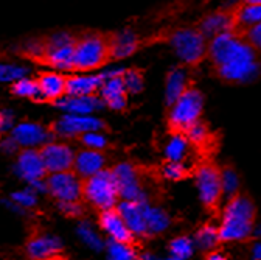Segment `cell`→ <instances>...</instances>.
<instances>
[{
  "instance_id": "1",
  "label": "cell",
  "mask_w": 261,
  "mask_h": 260,
  "mask_svg": "<svg viewBox=\"0 0 261 260\" xmlns=\"http://www.w3.org/2000/svg\"><path fill=\"white\" fill-rule=\"evenodd\" d=\"M207 58L222 81L247 83L258 77L256 52L232 31L221 33L207 42Z\"/></svg>"
},
{
  "instance_id": "2",
  "label": "cell",
  "mask_w": 261,
  "mask_h": 260,
  "mask_svg": "<svg viewBox=\"0 0 261 260\" xmlns=\"http://www.w3.org/2000/svg\"><path fill=\"white\" fill-rule=\"evenodd\" d=\"M255 206L244 197L235 195L222 212L221 226L218 227L219 242H238L246 240L253 232L255 221Z\"/></svg>"
},
{
  "instance_id": "3",
  "label": "cell",
  "mask_w": 261,
  "mask_h": 260,
  "mask_svg": "<svg viewBox=\"0 0 261 260\" xmlns=\"http://www.w3.org/2000/svg\"><path fill=\"white\" fill-rule=\"evenodd\" d=\"M111 61L109 33L84 31L78 33L73 44L72 72H90Z\"/></svg>"
},
{
  "instance_id": "4",
  "label": "cell",
  "mask_w": 261,
  "mask_h": 260,
  "mask_svg": "<svg viewBox=\"0 0 261 260\" xmlns=\"http://www.w3.org/2000/svg\"><path fill=\"white\" fill-rule=\"evenodd\" d=\"M204 109V95L194 86H188L171 106L168 117V129L173 134H184L187 129L198 122Z\"/></svg>"
},
{
  "instance_id": "5",
  "label": "cell",
  "mask_w": 261,
  "mask_h": 260,
  "mask_svg": "<svg viewBox=\"0 0 261 260\" xmlns=\"http://www.w3.org/2000/svg\"><path fill=\"white\" fill-rule=\"evenodd\" d=\"M81 198L90 206L103 210L112 209L118 198V187L111 170H101L83 181Z\"/></svg>"
},
{
  "instance_id": "6",
  "label": "cell",
  "mask_w": 261,
  "mask_h": 260,
  "mask_svg": "<svg viewBox=\"0 0 261 260\" xmlns=\"http://www.w3.org/2000/svg\"><path fill=\"white\" fill-rule=\"evenodd\" d=\"M168 41L174 49L176 55L187 66H199L207 58V39L196 27L174 30Z\"/></svg>"
},
{
  "instance_id": "7",
  "label": "cell",
  "mask_w": 261,
  "mask_h": 260,
  "mask_svg": "<svg viewBox=\"0 0 261 260\" xmlns=\"http://www.w3.org/2000/svg\"><path fill=\"white\" fill-rule=\"evenodd\" d=\"M196 184L201 195V200L207 210L215 212L219 207L222 187H221V173L219 169L210 160H202L194 169Z\"/></svg>"
},
{
  "instance_id": "8",
  "label": "cell",
  "mask_w": 261,
  "mask_h": 260,
  "mask_svg": "<svg viewBox=\"0 0 261 260\" xmlns=\"http://www.w3.org/2000/svg\"><path fill=\"white\" fill-rule=\"evenodd\" d=\"M111 172L118 187V197L123 198V201L146 203V193L140 184V172L136 166L129 162H121Z\"/></svg>"
},
{
  "instance_id": "9",
  "label": "cell",
  "mask_w": 261,
  "mask_h": 260,
  "mask_svg": "<svg viewBox=\"0 0 261 260\" xmlns=\"http://www.w3.org/2000/svg\"><path fill=\"white\" fill-rule=\"evenodd\" d=\"M47 192L59 203H72L81 200L83 181L70 170L62 173H53L45 181Z\"/></svg>"
},
{
  "instance_id": "10",
  "label": "cell",
  "mask_w": 261,
  "mask_h": 260,
  "mask_svg": "<svg viewBox=\"0 0 261 260\" xmlns=\"http://www.w3.org/2000/svg\"><path fill=\"white\" fill-rule=\"evenodd\" d=\"M106 125L100 119H93L87 115H64L51 125V134L62 137H75L86 133H98L105 129Z\"/></svg>"
},
{
  "instance_id": "11",
  "label": "cell",
  "mask_w": 261,
  "mask_h": 260,
  "mask_svg": "<svg viewBox=\"0 0 261 260\" xmlns=\"http://www.w3.org/2000/svg\"><path fill=\"white\" fill-rule=\"evenodd\" d=\"M39 154L42 157L45 172L50 175L70 172L73 169L75 153L69 145H65V144L50 142L47 145H42L39 148Z\"/></svg>"
},
{
  "instance_id": "12",
  "label": "cell",
  "mask_w": 261,
  "mask_h": 260,
  "mask_svg": "<svg viewBox=\"0 0 261 260\" xmlns=\"http://www.w3.org/2000/svg\"><path fill=\"white\" fill-rule=\"evenodd\" d=\"M121 74L123 70L106 72V81L100 89L103 105L114 111H123L127 105V92L124 89Z\"/></svg>"
},
{
  "instance_id": "13",
  "label": "cell",
  "mask_w": 261,
  "mask_h": 260,
  "mask_svg": "<svg viewBox=\"0 0 261 260\" xmlns=\"http://www.w3.org/2000/svg\"><path fill=\"white\" fill-rule=\"evenodd\" d=\"M237 7H224L221 10H216L215 13L207 14L204 19L199 20L196 28L201 31V35L205 39H212L221 33H225V31H232L233 10Z\"/></svg>"
},
{
  "instance_id": "14",
  "label": "cell",
  "mask_w": 261,
  "mask_h": 260,
  "mask_svg": "<svg viewBox=\"0 0 261 260\" xmlns=\"http://www.w3.org/2000/svg\"><path fill=\"white\" fill-rule=\"evenodd\" d=\"M11 139L23 148H35L42 147L51 142L53 134L44 126L38 123H20L13 129Z\"/></svg>"
},
{
  "instance_id": "15",
  "label": "cell",
  "mask_w": 261,
  "mask_h": 260,
  "mask_svg": "<svg viewBox=\"0 0 261 260\" xmlns=\"http://www.w3.org/2000/svg\"><path fill=\"white\" fill-rule=\"evenodd\" d=\"M100 226L108 232L112 242L123 243V245H134V234L127 229L126 223L123 221L121 215L115 207L103 210L100 214Z\"/></svg>"
},
{
  "instance_id": "16",
  "label": "cell",
  "mask_w": 261,
  "mask_h": 260,
  "mask_svg": "<svg viewBox=\"0 0 261 260\" xmlns=\"http://www.w3.org/2000/svg\"><path fill=\"white\" fill-rule=\"evenodd\" d=\"M25 249L31 260H55L62 251V243L56 237L35 234L27 242Z\"/></svg>"
},
{
  "instance_id": "17",
  "label": "cell",
  "mask_w": 261,
  "mask_h": 260,
  "mask_svg": "<svg viewBox=\"0 0 261 260\" xmlns=\"http://www.w3.org/2000/svg\"><path fill=\"white\" fill-rule=\"evenodd\" d=\"M17 173L28 182L41 181L45 178L47 172L44 167L39 150L36 148H23L17 157Z\"/></svg>"
},
{
  "instance_id": "18",
  "label": "cell",
  "mask_w": 261,
  "mask_h": 260,
  "mask_svg": "<svg viewBox=\"0 0 261 260\" xmlns=\"http://www.w3.org/2000/svg\"><path fill=\"white\" fill-rule=\"evenodd\" d=\"M106 81V74L98 75H70L65 78L67 97H92L101 89Z\"/></svg>"
},
{
  "instance_id": "19",
  "label": "cell",
  "mask_w": 261,
  "mask_h": 260,
  "mask_svg": "<svg viewBox=\"0 0 261 260\" xmlns=\"http://www.w3.org/2000/svg\"><path fill=\"white\" fill-rule=\"evenodd\" d=\"M148 203H130L123 201L117 207L118 214L121 215L123 221L126 223L127 229L139 237H148L146 231V221H145V210Z\"/></svg>"
},
{
  "instance_id": "20",
  "label": "cell",
  "mask_w": 261,
  "mask_h": 260,
  "mask_svg": "<svg viewBox=\"0 0 261 260\" xmlns=\"http://www.w3.org/2000/svg\"><path fill=\"white\" fill-rule=\"evenodd\" d=\"M106 164V157L103 153L96 150H83L75 154L73 160V173L80 179H86L93 176L95 173L101 172Z\"/></svg>"
},
{
  "instance_id": "21",
  "label": "cell",
  "mask_w": 261,
  "mask_h": 260,
  "mask_svg": "<svg viewBox=\"0 0 261 260\" xmlns=\"http://www.w3.org/2000/svg\"><path fill=\"white\" fill-rule=\"evenodd\" d=\"M111 61L127 58L140 47V38L133 30H123L120 33H109Z\"/></svg>"
},
{
  "instance_id": "22",
  "label": "cell",
  "mask_w": 261,
  "mask_h": 260,
  "mask_svg": "<svg viewBox=\"0 0 261 260\" xmlns=\"http://www.w3.org/2000/svg\"><path fill=\"white\" fill-rule=\"evenodd\" d=\"M65 75L58 72H41L36 78L42 102L56 103L65 95Z\"/></svg>"
},
{
  "instance_id": "23",
  "label": "cell",
  "mask_w": 261,
  "mask_h": 260,
  "mask_svg": "<svg viewBox=\"0 0 261 260\" xmlns=\"http://www.w3.org/2000/svg\"><path fill=\"white\" fill-rule=\"evenodd\" d=\"M53 105L62 111L70 112L72 115H86V114H90L92 111L101 109L105 106L101 99H98V97H95V95H92V97H67V95H64L61 100H58Z\"/></svg>"
},
{
  "instance_id": "24",
  "label": "cell",
  "mask_w": 261,
  "mask_h": 260,
  "mask_svg": "<svg viewBox=\"0 0 261 260\" xmlns=\"http://www.w3.org/2000/svg\"><path fill=\"white\" fill-rule=\"evenodd\" d=\"M191 86L188 81V74L185 67H174L168 72L167 77V87H165V102L167 106H173L174 102L187 90V87Z\"/></svg>"
},
{
  "instance_id": "25",
  "label": "cell",
  "mask_w": 261,
  "mask_h": 260,
  "mask_svg": "<svg viewBox=\"0 0 261 260\" xmlns=\"http://www.w3.org/2000/svg\"><path fill=\"white\" fill-rule=\"evenodd\" d=\"M184 136H185L188 144L194 145L198 150H208L212 147L213 134L210 133L208 125L201 122V120L194 122L184 133Z\"/></svg>"
},
{
  "instance_id": "26",
  "label": "cell",
  "mask_w": 261,
  "mask_h": 260,
  "mask_svg": "<svg viewBox=\"0 0 261 260\" xmlns=\"http://www.w3.org/2000/svg\"><path fill=\"white\" fill-rule=\"evenodd\" d=\"M145 221H146L148 237L163 232L170 226V217L162 209H155V207H151V206H146Z\"/></svg>"
},
{
  "instance_id": "27",
  "label": "cell",
  "mask_w": 261,
  "mask_h": 260,
  "mask_svg": "<svg viewBox=\"0 0 261 260\" xmlns=\"http://www.w3.org/2000/svg\"><path fill=\"white\" fill-rule=\"evenodd\" d=\"M11 92L14 95H17V97H23V99H30V100H35V102H42L41 90H39V86H38L36 80L20 78V80L13 83Z\"/></svg>"
},
{
  "instance_id": "28",
  "label": "cell",
  "mask_w": 261,
  "mask_h": 260,
  "mask_svg": "<svg viewBox=\"0 0 261 260\" xmlns=\"http://www.w3.org/2000/svg\"><path fill=\"white\" fill-rule=\"evenodd\" d=\"M188 151V142L184 134H173V139L170 140L167 147V159L168 162H180L187 156Z\"/></svg>"
},
{
  "instance_id": "29",
  "label": "cell",
  "mask_w": 261,
  "mask_h": 260,
  "mask_svg": "<svg viewBox=\"0 0 261 260\" xmlns=\"http://www.w3.org/2000/svg\"><path fill=\"white\" fill-rule=\"evenodd\" d=\"M196 245L201 249H212L219 243V235H218V227L213 224H205L201 229L196 232Z\"/></svg>"
},
{
  "instance_id": "30",
  "label": "cell",
  "mask_w": 261,
  "mask_h": 260,
  "mask_svg": "<svg viewBox=\"0 0 261 260\" xmlns=\"http://www.w3.org/2000/svg\"><path fill=\"white\" fill-rule=\"evenodd\" d=\"M121 80L127 93H139L143 89V70L140 69H126L121 74Z\"/></svg>"
},
{
  "instance_id": "31",
  "label": "cell",
  "mask_w": 261,
  "mask_h": 260,
  "mask_svg": "<svg viewBox=\"0 0 261 260\" xmlns=\"http://www.w3.org/2000/svg\"><path fill=\"white\" fill-rule=\"evenodd\" d=\"M221 173V187H222V195H227V197L233 198L237 192H238V187H240V181H238V176L235 173L233 169L230 167H224L222 170H219Z\"/></svg>"
},
{
  "instance_id": "32",
  "label": "cell",
  "mask_w": 261,
  "mask_h": 260,
  "mask_svg": "<svg viewBox=\"0 0 261 260\" xmlns=\"http://www.w3.org/2000/svg\"><path fill=\"white\" fill-rule=\"evenodd\" d=\"M173 260H187L193 254V242L188 237H177L170 243Z\"/></svg>"
},
{
  "instance_id": "33",
  "label": "cell",
  "mask_w": 261,
  "mask_h": 260,
  "mask_svg": "<svg viewBox=\"0 0 261 260\" xmlns=\"http://www.w3.org/2000/svg\"><path fill=\"white\" fill-rule=\"evenodd\" d=\"M109 257L114 260H137V254L130 245H123L117 242H109Z\"/></svg>"
},
{
  "instance_id": "34",
  "label": "cell",
  "mask_w": 261,
  "mask_h": 260,
  "mask_svg": "<svg viewBox=\"0 0 261 260\" xmlns=\"http://www.w3.org/2000/svg\"><path fill=\"white\" fill-rule=\"evenodd\" d=\"M162 173L163 176L171 181H180V179L188 178L191 175V170L187 169L182 162H167L162 169Z\"/></svg>"
},
{
  "instance_id": "35",
  "label": "cell",
  "mask_w": 261,
  "mask_h": 260,
  "mask_svg": "<svg viewBox=\"0 0 261 260\" xmlns=\"http://www.w3.org/2000/svg\"><path fill=\"white\" fill-rule=\"evenodd\" d=\"M28 74V69L13 66V64H0V81L5 83H14L20 78H25Z\"/></svg>"
},
{
  "instance_id": "36",
  "label": "cell",
  "mask_w": 261,
  "mask_h": 260,
  "mask_svg": "<svg viewBox=\"0 0 261 260\" xmlns=\"http://www.w3.org/2000/svg\"><path fill=\"white\" fill-rule=\"evenodd\" d=\"M78 234H80V237L83 239V242H84L87 246H90L92 249H96V251H98V249H101V248H103L101 239L93 232V229H92V227H90L87 223L80 224V227H78Z\"/></svg>"
},
{
  "instance_id": "37",
  "label": "cell",
  "mask_w": 261,
  "mask_h": 260,
  "mask_svg": "<svg viewBox=\"0 0 261 260\" xmlns=\"http://www.w3.org/2000/svg\"><path fill=\"white\" fill-rule=\"evenodd\" d=\"M81 142L86 147H89L92 150H96V151H100L101 148H105L108 145L106 137L103 134H100V133H86V134L81 136Z\"/></svg>"
},
{
  "instance_id": "38",
  "label": "cell",
  "mask_w": 261,
  "mask_h": 260,
  "mask_svg": "<svg viewBox=\"0 0 261 260\" xmlns=\"http://www.w3.org/2000/svg\"><path fill=\"white\" fill-rule=\"evenodd\" d=\"M246 44H249L255 52L259 50L261 47V23L250 27L247 31H244V35L241 36Z\"/></svg>"
},
{
  "instance_id": "39",
  "label": "cell",
  "mask_w": 261,
  "mask_h": 260,
  "mask_svg": "<svg viewBox=\"0 0 261 260\" xmlns=\"http://www.w3.org/2000/svg\"><path fill=\"white\" fill-rule=\"evenodd\" d=\"M13 200L16 203H19L22 207H33L36 204V197H35V193L27 190V192H17L13 195Z\"/></svg>"
},
{
  "instance_id": "40",
  "label": "cell",
  "mask_w": 261,
  "mask_h": 260,
  "mask_svg": "<svg viewBox=\"0 0 261 260\" xmlns=\"http://www.w3.org/2000/svg\"><path fill=\"white\" fill-rule=\"evenodd\" d=\"M59 209L62 214H65L67 217L76 218L83 214V206L80 204V201H72V203H59Z\"/></svg>"
},
{
  "instance_id": "41",
  "label": "cell",
  "mask_w": 261,
  "mask_h": 260,
  "mask_svg": "<svg viewBox=\"0 0 261 260\" xmlns=\"http://www.w3.org/2000/svg\"><path fill=\"white\" fill-rule=\"evenodd\" d=\"M8 125H10V119H8V115L0 114V131H2V129H5Z\"/></svg>"
},
{
  "instance_id": "42",
  "label": "cell",
  "mask_w": 261,
  "mask_h": 260,
  "mask_svg": "<svg viewBox=\"0 0 261 260\" xmlns=\"http://www.w3.org/2000/svg\"><path fill=\"white\" fill-rule=\"evenodd\" d=\"M205 260H227V258H225V255H222L221 252H210V254L207 255Z\"/></svg>"
},
{
  "instance_id": "43",
  "label": "cell",
  "mask_w": 261,
  "mask_h": 260,
  "mask_svg": "<svg viewBox=\"0 0 261 260\" xmlns=\"http://www.w3.org/2000/svg\"><path fill=\"white\" fill-rule=\"evenodd\" d=\"M244 5H259L261 0H243Z\"/></svg>"
},
{
  "instance_id": "44",
  "label": "cell",
  "mask_w": 261,
  "mask_h": 260,
  "mask_svg": "<svg viewBox=\"0 0 261 260\" xmlns=\"http://www.w3.org/2000/svg\"><path fill=\"white\" fill-rule=\"evenodd\" d=\"M143 258H145V260H173L171 257H170V258H157V257H154V255H151V254H146Z\"/></svg>"
},
{
  "instance_id": "45",
  "label": "cell",
  "mask_w": 261,
  "mask_h": 260,
  "mask_svg": "<svg viewBox=\"0 0 261 260\" xmlns=\"http://www.w3.org/2000/svg\"><path fill=\"white\" fill-rule=\"evenodd\" d=\"M253 260H259V245H256L253 249Z\"/></svg>"
},
{
  "instance_id": "46",
  "label": "cell",
  "mask_w": 261,
  "mask_h": 260,
  "mask_svg": "<svg viewBox=\"0 0 261 260\" xmlns=\"http://www.w3.org/2000/svg\"><path fill=\"white\" fill-rule=\"evenodd\" d=\"M0 58H5V55H4L2 52H0Z\"/></svg>"
},
{
  "instance_id": "47",
  "label": "cell",
  "mask_w": 261,
  "mask_h": 260,
  "mask_svg": "<svg viewBox=\"0 0 261 260\" xmlns=\"http://www.w3.org/2000/svg\"><path fill=\"white\" fill-rule=\"evenodd\" d=\"M109 260H114V258H111V257H109Z\"/></svg>"
}]
</instances>
